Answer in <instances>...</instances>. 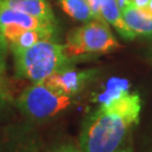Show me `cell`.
Wrapping results in <instances>:
<instances>
[{"instance_id": "obj_1", "label": "cell", "mask_w": 152, "mask_h": 152, "mask_svg": "<svg viewBox=\"0 0 152 152\" xmlns=\"http://www.w3.org/2000/svg\"><path fill=\"white\" fill-rule=\"evenodd\" d=\"M139 92L126 94L104 107H97L82 123L79 147L82 152H116L130 130L139 123Z\"/></svg>"}, {"instance_id": "obj_2", "label": "cell", "mask_w": 152, "mask_h": 152, "mask_svg": "<svg viewBox=\"0 0 152 152\" xmlns=\"http://www.w3.org/2000/svg\"><path fill=\"white\" fill-rule=\"evenodd\" d=\"M16 76L33 83H42L50 76L73 62L65 53L64 44L39 41L26 49H11Z\"/></svg>"}, {"instance_id": "obj_3", "label": "cell", "mask_w": 152, "mask_h": 152, "mask_svg": "<svg viewBox=\"0 0 152 152\" xmlns=\"http://www.w3.org/2000/svg\"><path fill=\"white\" fill-rule=\"evenodd\" d=\"M65 53L73 63L89 60L121 49L108 24L103 19H92L73 28L66 35Z\"/></svg>"}, {"instance_id": "obj_4", "label": "cell", "mask_w": 152, "mask_h": 152, "mask_svg": "<svg viewBox=\"0 0 152 152\" xmlns=\"http://www.w3.org/2000/svg\"><path fill=\"white\" fill-rule=\"evenodd\" d=\"M73 98L55 91L43 82L33 83L19 95L16 106L29 121L43 122L69 108L73 104Z\"/></svg>"}, {"instance_id": "obj_5", "label": "cell", "mask_w": 152, "mask_h": 152, "mask_svg": "<svg viewBox=\"0 0 152 152\" xmlns=\"http://www.w3.org/2000/svg\"><path fill=\"white\" fill-rule=\"evenodd\" d=\"M0 152H42L37 131L26 123L8 125L0 135Z\"/></svg>"}, {"instance_id": "obj_6", "label": "cell", "mask_w": 152, "mask_h": 152, "mask_svg": "<svg viewBox=\"0 0 152 152\" xmlns=\"http://www.w3.org/2000/svg\"><path fill=\"white\" fill-rule=\"evenodd\" d=\"M97 73V69L79 70L73 65H70L50 76L43 83L60 94L76 97L87 87L89 82L95 79Z\"/></svg>"}, {"instance_id": "obj_7", "label": "cell", "mask_w": 152, "mask_h": 152, "mask_svg": "<svg viewBox=\"0 0 152 152\" xmlns=\"http://www.w3.org/2000/svg\"><path fill=\"white\" fill-rule=\"evenodd\" d=\"M0 4L42 20L58 23L49 0H0Z\"/></svg>"}, {"instance_id": "obj_8", "label": "cell", "mask_w": 152, "mask_h": 152, "mask_svg": "<svg viewBox=\"0 0 152 152\" xmlns=\"http://www.w3.org/2000/svg\"><path fill=\"white\" fill-rule=\"evenodd\" d=\"M122 15L126 25L135 36L152 39V14L148 9H140L130 5L122 10Z\"/></svg>"}, {"instance_id": "obj_9", "label": "cell", "mask_w": 152, "mask_h": 152, "mask_svg": "<svg viewBox=\"0 0 152 152\" xmlns=\"http://www.w3.org/2000/svg\"><path fill=\"white\" fill-rule=\"evenodd\" d=\"M99 17L104 22L112 25L124 39L131 41L136 37L135 34L126 25L116 0H102L99 7Z\"/></svg>"}, {"instance_id": "obj_10", "label": "cell", "mask_w": 152, "mask_h": 152, "mask_svg": "<svg viewBox=\"0 0 152 152\" xmlns=\"http://www.w3.org/2000/svg\"><path fill=\"white\" fill-rule=\"evenodd\" d=\"M129 92H130L129 80L124 78L113 77L105 83L103 91H100L94 97V102L98 104V107H104Z\"/></svg>"}, {"instance_id": "obj_11", "label": "cell", "mask_w": 152, "mask_h": 152, "mask_svg": "<svg viewBox=\"0 0 152 152\" xmlns=\"http://www.w3.org/2000/svg\"><path fill=\"white\" fill-rule=\"evenodd\" d=\"M62 10L77 22L87 23L97 19L94 16L87 0H59Z\"/></svg>"}, {"instance_id": "obj_12", "label": "cell", "mask_w": 152, "mask_h": 152, "mask_svg": "<svg viewBox=\"0 0 152 152\" xmlns=\"http://www.w3.org/2000/svg\"><path fill=\"white\" fill-rule=\"evenodd\" d=\"M12 103L10 88L5 76H0V113L9 107Z\"/></svg>"}, {"instance_id": "obj_13", "label": "cell", "mask_w": 152, "mask_h": 152, "mask_svg": "<svg viewBox=\"0 0 152 152\" xmlns=\"http://www.w3.org/2000/svg\"><path fill=\"white\" fill-rule=\"evenodd\" d=\"M9 45L6 38L0 33V76H5L7 69V54Z\"/></svg>"}, {"instance_id": "obj_14", "label": "cell", "mask_w": 152, "mask_h": 152, "mask_svg": "<svg viewBox=\"0 0 152 152\" xmlns=\"http://www.w3.org/2000/svg\"><path fill=\"white\" fill-rule=\"evenodd\" d=\"M48 152H82L79 144H76L75 142H64L55 145Z\"/></svg>"}, {"instance_id": "obj_15", "label": "cell", "mask_w": 152, "mask_h": 152, "mask_svg": "<svg viewBox=\"0 0 152 152\" xmlns=\"http://www.w3.org/2000/svg\"><path fill=\"white\" fill-rule=\"evenodd\" d=\"M88 5L91 9L94 16L96 17L97 19H100L99 17V7H100V4H102V0H87Z\"/></svg>"}, {"instance_id": "obj_16", "label": "cell", "mask_w": 152, "mask_h": 152, "mask_svg": "<svg viewBox=\"0 0 152 152\" xmlns=\"http://www.w3.org/2000/svg\"><path fill=\"white\" fill-rule=\"evenodd\" d=\"M150 0H131V5L140 9H147Z\"/></svg>"}, {"instance_id": "obj_17", "label": "cell", "mask_w": 152, "mask_h": 152, "mask_svg": "<svg viewBox=\"0 0 152 152\" xmlns=\"http://www.w3.org/2000/svg\"><path fill=\"white\" fill-rule=\"evenodd\" d=\"M116 152H133L131 148H126V149H122V150H117Z\"/></svg>"}, {"instance_id": "obj_18", "label": "cell", "mask_w": 152, "mask_h": 152, "mask_svg": "<svg viewBox=\"0 0 152 152\" xmlns=\"http://www.w3.org/2000/svg\"><path fill=\"white\" fill-rule=\"evenodd\" d=\"M148 59H149V61L152 63V49L148 52Z\"/></svg>"}, {"instance_id": "obj_19", "label": "cell", "mask_w": 152, "mask_h": 152, "mask_svg": "<svg viewBox=\"0 0 152 152\" xmlns=\"http://www.w3.org/2000/svg\"><path fill=\"white\" fill-rule=\"evenodd\" d=\"M147 9L152 14V0H150V1H149V5H148V8H147Z\"/></svg>"}, {"instance_id": "obj_20", "label": "cell", "mask_w": 152, "mask_h": 152, "mask_svg": "<svg viewBox=\"0 0 152 152\" xmlns=\"http://www.w3.org/2000/svg\"><path fill=\"white\" fill-rule=\"evenodd\" d=\"M149 152H152V147H151V149H150V150H149Z\"/></svg>"}]
</instances>
